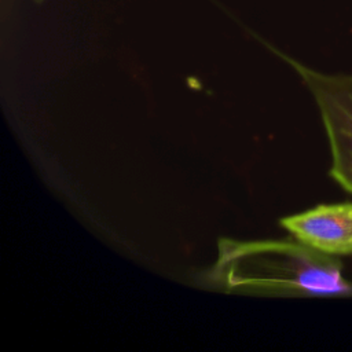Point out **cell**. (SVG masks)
Segmentation results:
<instances>
[{
  "label": "cell",
  "instance_id": "1",
  "mask_svg": "<svg viewBox=\"0 0 352 352\" xmlns=\"http://www.w3.org/2000/svg\"><path fill=\"white\" fill-rule=\"evenodd\" d=\"M224 292L275 297H351L338 257L286 239L221 238L206 274Z\"/></svg>",
  "mask_w": 352,
  "mask_h": 352
},
{
  "label": "cell",
  "instance_id": "2",
  "mask_svg": "<svg viewBox=\"0 0 352 352\" xmlns=\"http://www.w3.org/2000/svg\"><path fill=\"white\" fill-rule=\"evenodd\" d=\"M274 52L298 73L312 94L330 143V176L352 194V73H322L279 51Z\"/></svg>",
  "mask_w": 352,
  "mask_h": 352
},
{
  "label": "cell",
  "instance_id": "3",
  "mask_svg": "<svg viewBox=\"0 0 352 352\" xmlns=\"http://www.w3.org/2000/svg\"><path fill=\"white\" fill-rule=\"evenodd\" d=\"M280 226L320 253L333 257L352 254V202L318 205L283 217Z\"/></svg>",
  "mask_w": 352,
  "mask_h": 352
}]
</instances>
